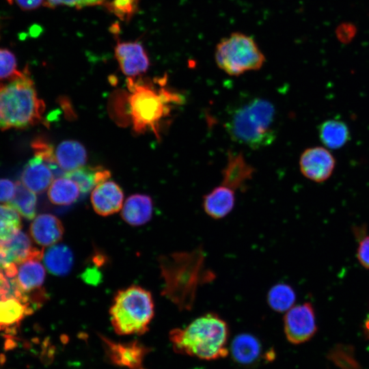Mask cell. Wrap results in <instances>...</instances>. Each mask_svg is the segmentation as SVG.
Instances as JSON below:
<instances>
[{
    "mask_svg": "<svg viewBox=\"0 0 369 369\" xmlns=\"http://www.w3.org/2000/svg\"><path fill=\"white\" fill-rule=\"evenodd\" d=\"M127 86L128 112L133 129L138 133L147 131L160 137L170 120L172 112L183 103V97L167 87L166 77L153 81L128 77Z\"/></svg>",
    "mask_w": 369,
    "mask_h": 369,
    "instance_id": "6da1fadb",
    "label": "cell"
},
{
    "mask_svg": "<svg viewBox=\"0 0 369 369\" xmlns=\"http://www.w3.org/2000/svg\"><path fill=\"white\" fill-rule=\"evenodd\" d=\"M159 264L164 281L162 294L181 310H190L200 285L215 278L213 273L205 269L201 247L163 256Z\"/></svg>",
    "mask_w": 369,
    "mask_h": 369,
    "instance_id": "7a4b0ae2",
    "label": "cell"
},
{
    "mask_svg": "<svg viewBox=\"0 0 369 369\" xmlns=\"http://www.w3.org/2000/svg\"><path fill=\"white\" fill-rule=\"evenodd\" d=\"M275 120L274 105L266 99L255 97L230 109L225 127L234 141L259 149L275 141Z\"/></svg>",
    "mask_w": 369,
    "mask_h": 369,
    "instance_id": "3957f363",
    "label": "cell"
},
{
    "mask_svg": "<svg viewBox=\"0 0 369 369\" xmlns=\"http://www.w3.org/2000/svg\"><path fill=\"white\" fill-rule=\"evenodd\" d=\"M229 328L226 322L215 313H207L193 320L184 329L169 333L173 348L179 353L212 360L225 357Z\"/></svg>",
    "mask_w": 369,
    "mask_h": 369,
    "instance_id": "277c9868",
    "label": "cell"
},
{
    "mask_svg": "<svg viewBox=\"0 0 369 369\" xmlns=\"http://www.w3.org/2000/svg\"><path fill=\"white\" fill-rule=\"evenodd\" d=\"M44 110L28 70L8 83H0V130L34 126L43 120Z\"/></svg>",
    "mask_w": 369,
    "mask_h": 369,
    "instance_id": "5b68a950",
    "label": "cell"
},
{
    "mask_svg": "<svg viewBox=\"0 0 369 369\" xmlns=\"http://www.w3.org/2000/svg\"><path fill=\"white\" fill-rule=\"evenodd\" d=\"M151 293L139 286L119 290L109 310L111 325L119 335L142 334L154 316Z\"/></svg>",
    "mask_w": 369,
    "mask_h": 369,
    "instance_id": "8992f818",
    "label": "cell"
},
{
    "mask_svg": "<svg viewBox=\"0 0 369 369\" xmlns=\"http://www.w3.org/2000/svg\"><path fill=\"white\" fill-rule=\"evenodd\" d=\"M217 66L230 76L260 69L265 61L255 40L242 33H233L217 44L215 53Z\"/></svg>",
    "mask_w": 369,
    "mask_h": 369,
    "instance_id": "52a82bcc",
    "label": "cell"
},
{
    "mask_svg": "<svg viewBox=\"0 0 369 369\" xmlns=\"http://www.w3.org/2000/svg\"><path fill=\"white\" fill-rule=\"evenodd\" d=\"M41 259L33 257L19 263L14 277L19 290L35 307L41 305L46 299V293L42 288L46 271L44 265L40 262Z\"/></svg>",
    "mask_w": 369,
    "mask_h": 369,
    "instance_id": "ba28073f",
    "label": "cell"
},
{
    "mask_svg": "<svg viewBox=\"0 0 369 369\" xmlns=\"http://www.w3.org/2000/svg\"><path fill=\"white\" fill-rule=\"evenodd\" d=\"M284 332L287 340L298 344L312 338L317 330L313 305L305 302L293 305L284 317Z\"/></svg>",
    "mask_w": 369,
    "mask_h": 369,
    "instance_id": "9c48e42d",
    "label": "cell"
},
{
    "mask_svg": "<svg viewBox=\"0 0 369 369\" xmlns=\"http://www.w3.org/2000/svg\"><path fill=\"white\" fill-rule=\"evenodd\" d=\"M299 165L302 175L316 183H322L332 176L336 161L330 150L325 146L306 148L301 154Z\"/></svg>",
    "mask_w": 369,
    "mask_h": 369,
    "instance_id": "30bf717a",
    "label": "cell"
},
{
    "mask_svg": "<svg viewBox=\"0 0 369 369\" xmlns=\"http://www.w3.org/2000/svg\"><path fill=\"white\" fill-rule=\"evenodd\" d=\"M43 250L33 246L31 238L19 230L8 238L0 240V269L5 271L24 260L42 258Z\"/></svg>",
    "mask_w": 369,
    "mask_h": 369,
    "instance_id": "8fae6325",
    "label": "cell"
},
{
    "mask_svg": "<svg viewBox=\"0 0 369 369\" xmlns=\"http://www.w3.org/2000/svg\"><path fill=\"white\" fill-rule=\"evenodd\" d=\"M114 51L122 72L128 77L142 74L150 66L148 56L139 41L118 42Z\"/></svg>",
    "mask_w": 369,
    "mask_h": 369,
    "instance_id": "7c38bea8",
    "label": "cell"
},
{
    "mask_svg": "<svg viewBox=\"0 0 369 369\" xmlns=\"http://www.w3.org/2000/svg\"><path fill=\"white\" fill-rule=\"evenodd\" d=\"M124 194L120 187L113 181L106 180L98 184L91 194L94 211L101 216H109L122 207Z\"/></svg>",
    "mask_w": 369,
    "mask_h": 369,
    "instance_id": "4fadbf2b",
    "label": "cell"
},
{
    "mask_svg": "<svg viewBox=\"0 0 369 369\" xmlns=\"http://www.w3.org/2000/svg\"><path fill=\"white\" fill-rule=\"evenodd\" d=\"M64 232L61 221L49 213L35 217L29 227L31 239L42 247H50L56 244L62 238Z\"/></svg>",
    "mask_w": 369,
    "mask_h": 369,
    "instance_id": "5bb4252c",
    "label": "cell"
},
{
    "mask_svg": "<svg viewBox=\"0 0 369 369\" xmlns=\"http://www.w3.org/2000/svg\"><path fill=\"white\" fill-rule=\"evenodd\" d=\"M36 309L28 302L16 297L0 300V331L13 333L25 317Z\"/></svg>",
    "mask_w": 369,
    "mask_h": 369,
    "instance_id": "9a60e30c",
    "label": "cell"
},
{
    "mask_svg": "<svg viewBox=\"0 0 369 369\" xmlns=\"http://www.w3.org/2000/svg\"><path fill=\"white\" fill-rule=\"evenodd\" d=\"M54 177L51 167L41 158L34 155L25 165L20 182L35 193H41L49 187Z\"/></svg>",
    "mask_w": 369,
    "mask_h": 369,
    "instance_id": "2e32d148",
    "label": "cell"
},
{
    "mask_svg": "<svg viewBox=\"0 0 369 369\" xmlns=\"http://www.w3.org/2000/svg\"><path fill=\"white\" fill-rule=\"evenodd\" d=\"M254 173V167L247 162L242 154L230 153L222 171L221 184L234 191L243 189Z\"/></svg>",
    "mask_w": 369,
    "mask_h": 369,
    "instance_id": "e0dca14e",
    "label": "cell"
},
{
    "mask_svg": "<svg viewBox=\"0 0 369 369\" xmlns=\"http://www.w3.org/2000/svg\"><path fill=\"white\" fill-rule=\"evenodd\" d=\"M111 360L122 366L136 369L141 366L146 348L138 342L116 343L104 338Z\"/></svg>",
    "mask_w": 369,
    "mask_h": 369,
    "instance_id": "ac0fdd59",
    "label": "cell"
},
{
    "mask_svg": "<svg viewBox=\"0 0 369 369\" xmlns=\"http://www.w3.org/2000/svg\"><path fill=\"white\" fill-rule=\"evenodd\" d=\"M235 204L234 191L221 184L215 187L203 197V208L205 213L216 219L228 215Z\"/></svg>",
    "mask_w": 369,
    "mask_h": 369,
    "instance_id": "d6986e66",
    "label": "cell"
},
{
    "mask_svg": "<svg viewBox=\"0 0 369 369\" xmlns=\"http://www.w3.org/2000/svg\"><path fill=\"white\" fill-rule=\"evenodd\" d=\"M152 210V201L150 196L145 194H134L125 201L121 215L127 223L138 226L150 220Z\"/></svg>",
    "mask_w": 369,
    "mask_h": 369,
    "instance_id": "ffe728a7",
    "label": "cell"
},
{
    "mask_svg": "<svg viewBox=\"0 0 369 369\" xmlns=\"http://www.w3.org/2000/svg\"><path fill=\"white\" fill-rule=\"evenodd\" d=\"M56 162L65 172L83 166L87 159L85 147L75 140L62 141L55 150Z\"/></svg>",
    "mask_w": 369,
    "mask_h": 369,
    "instance_id": "44dd1931",
    "label": "cell"
},
{
    "mask_svg": "<svg viewBox=\"0 0 369 369\" xmlns=\"http://www.w3.org/2000/svg\"><path fill=\"white\" fill-rule=\"evenodd\" d=\"M42 260L46 269L57 276L68 274L74 264L72 251L63 244H55L43 250Z\"/></svg>",
    "mask_w": 369,
    "mask_h": 369,
    "instance_id": "7402d4cb",
    "label": "cell"
},
{
    "mask_svg": "<svg viewBox=\"0 0 369 369\" xmlns=\"http://www.w3.org/2000/svg\"><path fill=\"white\" fill-rule=\"evenodd\" d=\"M318 137L323 146L329 150H338L348 142L351 133L348 126L342 120L329 119L320 124Z\"/></svg>",
    "mask_w": 369,
    "mask_h": 369,
    "instance_id": "603a6c76",
    "label": "cell"
},
{
    "mask_svg": "<svg viewBox=\"0 0 369 369\" xmlns=\"http://www.w3.org/2000/svg\"><path fill=\"white\" fill-rule=\"evenodd\" d=\"M262 351L260 341L248 333L236 336L231 344L233 359L242 365H251L258 361L262 355Z\"/></svg>",
    "mask_w": 369,
    "mask_h": 369,
    "instance_id": "cb8c5ba5",
    "label": "cell"
},
{
    "mask_svg": "<svg viewBox=\"0 0 369 369\" xmlns=\"http://www.w3.org/2000/svg\"><path fill=\"white\" fill-rule=\"evenodd\" d=\"M64 176L74 181L83 193L93 190L98 184L107 180L110 172L100 166H82L74 170L65 172Z\"/></svg>",
    "mask_w": 369,
    "mask_h": 369,
    "instance_id": "d4e9b609",
    "label": "cell"
},
{
    "mask_svg": "<svg viewBox=\"0 0 369 369\" xmlns=\"http://www.w3.org/2000/svg\"><path fill=\"white\" fill-rule=\"evenodd\" d=\"M80 189L72 179L59 176L48 188V197L55 205L68 206L74 203L79 196Z\"/></svg>",
    "mask_w": 369,
    "mask_h": 369,
    "instance_id": "484cf974",
    "label": "cell"
},
{
    "mask_svg": "<svg viewBox=\"0 0 369 369\" xmlns=\"http://www.w3.org/2000/svg\"><path fill=\"white\" fill-rule=\"evenodd\" d=\"M16 183L12 199L7 204L14 208L21 216L32 220L36 217L37 197L36 193L26 187L20 181Z\"/></svg>",
    "mask_w": 369,
    "mask_h": 369,
    "instance_id": "4316f807",
    "label": "cell"
},
{
    "mask_svg": "<svg viewBox=\"0 0 369 369\" xmlns=\"http://www.w3.org/2000/svg\"><path fill=\"white\" fill-rule=\"evenodd\" d=\"M296 294L291 286L278 284L273 286L267 295L269 306L279 312H287L295 304Z\"/></svg>",
    "mask_w": 369,
    "mask_h": 369,
    "instance_id": "83f0119b",
    "label": "cell"
},
{
    "mask_svg": "<svg viewBox=\"0 0 369 369\" xmlns=\"http://www.w3.org/2000/svg\"><path fill=\"white\" fill-rule=\"evenodd\" d=\"M21 226L20 214L8 204H0V240L12 236Z\"/></svg>",
    "mask_w": 369,
    "mask_h": 369,
    "instance_id": "f1b7e54d",
    "label": "cell"
},
{
    "mask_svg": "<svg viewBox=\"0 0 369 369\" xmlns=\"http://www.w3.org/2000/svg\"><path fill=\"white\" fill-rule=\"evenodd\" d=\"M31 148L34 155L44 161L51 167L55 176H62L60 174H64L56 162L55 150L49 142L42 138L38 137L32 141Z\"/></svg>",
    "mask_w": 369,
    "mask_h": 369,
    "instance_id": "f546056e",
    "label": "cell"
},
{
    "mask_svg": "<svg viewBox=\"0 0 369 369\" xmlns=\"http://www.w3.org/2000/svg\"><path fill=\"white\" fill-rule=\"evenodd\" d=\"M23 72L17 69L15 55L8 49H0V80H12Z\"/></svg>",
    "mask_w": 369,
    "mask_h": 369,
    "instance_id": "4dcf8cb0",
    "label": "cell"
},
{
    "mask_svg": "<svg viewBox=\"0 0 369 369\" xmlns=\"http://www.w3.org/2000/svg\"><path fill=\"white\" fill-rule=\"evenodd\" d=\"M139 0H113L105 3L107 9L120 20L128 21L137 11Z\"/></svg>",
    "mask_w": 369,
    "mask_h": 369,
    "instance_id": "1f68e13d",
    "label": "cell"
},
{
    "mask_svg": "<svg viewBox=\"0 0 369 369\" xmlns=\"http://www.w3.org/2000/svg\"><path fill=\"white\" fill-rule=\"evenodd\" d=\"M105 3L106 0H44L43 5L49 8L66 5L81 9L88 6L105 5Z\"/></svg>",
    "mask_w": 369,
    "mask_h": 369,
    "instance_id": "d6a6232c",
    "label": "cell"
},
{
    "mask_svg": "<svg viewBox=\"0 0 369 369\" xmlns=\"http://www.w3.org/2000/svg\"><path fill=\"white\" fill-rule=\"evenodd\" d=\"M18 288L14 277H8L6 273L0 269V300L8 297H16Z\"/></svg>",
    "mask_w": 369,
    "mask_h": 369,
    "instance_id": "836d02e7",
    "label": "cell"
},
{
    "mask_svg": "<svg viewBox=\"0 0 369 369\" xmlns=\"http://www.w3.org/2000/svg\"><path fill=\"white\" fill-rule=\"evenodd\" d=\"M356 256L359 264L369 270V235L364 236L359 241Z\"/></svg>",
    "mask_w": 369,
    "mask_h": 369,
    "instance_id": "e575fe53",
    "label": "cell"
},
{
    "mask_svg": "<svg viewBox=\"0 0 369 369\" xmlns=\"http://www.w3.org/2000/svg\"><path fill=\"white\" fill-rule=\"evenodd\" d=\"M16 183L8 178H0V202L8 203L13 197Z\"/></svg>",
    "mask_w": 369,
    "mask_h": 369,
    "instance_id": "d590c367",
    "label": "cell"
},
{
    "mask_svg": "<svg viewBox=\"0 0 369 369\" xmlns=\"http://www.w3.org/2000/svg\"><path fill=\"white\" fill-rule=\"evenodd\" d=\"M100 278L101 274L96 268H88L83 273V279L90 284H96Z\"/></svg>",
    "mask_w": 369,
    "mask_h": 369,
    "instance_id": "8d00e7d4",
    "label": "cell"
},
{
    "mask_svg": "<svg viewBox=\"0 0 369 369\" xmlns=\"http://www.w3.org/2000/svg\"><path fill=\"white\" fill-rule=\"evenodd\" d=\"M23 10H32L43 4L44 0H14Z\"/></svg>",
    "mask_w": 369,
    "mask_h": 369,
    "instance_id": "74e56055",
    "label": "cell"
},
{
    "mask_svg": "<svg viewBox=\"0 0 369 369\" xmlns=\"http://www.w3.org/2000/svg\"><path fill=\"white\" fill-rule=\"evenodd\" d=\"M364 333L366 338L369 339V315L366 317L364 323Z\"/></svg>",
    "mask_w": 369,
    "mask_h": 369,
    "instance_id": "f35d334b",
    "label": "cell"
},
{
    "mask_svg": "<svg viewBox=\"0 0 369 369\" xmlns=\"http://www.w3.org/2000/svg\"><path fill=\"white\" fill-rule=\"evenodd\" d=\"M7 1H8V3H12V1H13V0H7Z\"/></svg>",
    "mask_w": 369,
    "mask_h": 369,
    "instance_id": "ab89813d",
    "label": "cell"
}]
</instances>
